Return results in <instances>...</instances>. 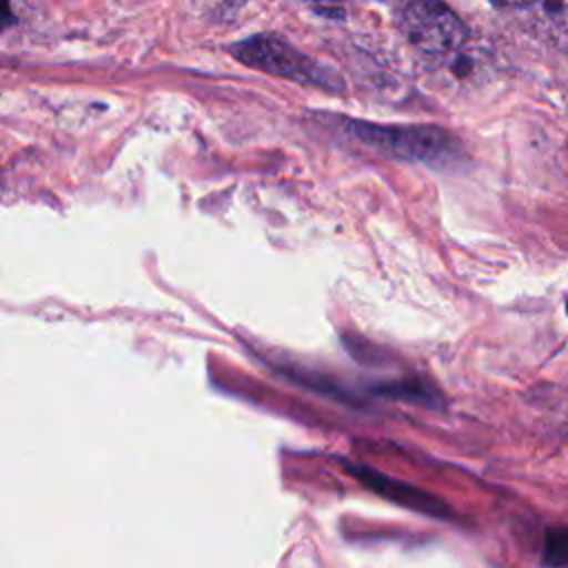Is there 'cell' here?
I'll use <instances>...</instances> for the list:
<instances>
[{
  "instance_id": "6da1fadb",
  "label": "cell",
  "mask_w": 568,
  "mask_h": 568,
  "mask_svg": "<svg viewBox=\"0 0 568 568\" xmlns=\"http://www.w3.org/2000/svg\"><path fill=\"white\" fill-rule=\"evenodd\" d=\"M342 129L364 146L399 160L442 164L450 162L457 151V140L448 131L430 124L390 126L362 120H344Z\"/></svg>"
},
{
  "instance_id": "7a4b0ae2",
  "label": "cell",
  "mask_w": 568,
  "mask_h": 568,
  "mask_svg": "<svg viewBox=\"0 0 568 568\" xmlns=\"http://www.w3.org/2000/svg\"><path fill=\"white\" fill-rule=\"evenodd\" d=\"M231 51L235 60H240L242 64L260 69L271 75L293 80L297 84L320 87L333 93H337L344 87L342 78L335 71L320 64L315 58L304 55L302 51H297L295 47H291L277 36L260 33L233 44Z\"/></svg>"
},
{
  "instance_id": "3957f363",
  "label": "cell",
  "mask_w": 568,
  "mask_h": 568,
  "mask_svg": "<svg viewBox=\"0 0 568 568\" xmlns=\"http://www.w3.org/2000/svg\"><path fill=\"white\" fill-rule=\"evenodd\" d=\"M402 31L413 49L430 60L453 55L466 42V24L442 0H408L402 13Z\"/></svg>"
},
{
  "instance_id": "277c9868",
  "label": "cell",
  "mask_w": 568,
  "mask_h": 568,
  "mask_svg": "<svg viewBox=\"0 0 568 568\" xmlns=\"http://www.w3.org/2000/svg\"><path fill=\"white\" fill-rule=\"evenodd\" d=\"M342 466L355 481H359L364 488H368L371 493L379 495L382 499H386L395 506H402V508L419 513V515L437 517V519H450L453 517L446 501H442L437 495H433V493H428L419 486H413V484H406L402 479L388 477V475H384V473H379V470H375L366 464L342 459Z\"/></svg>"
},
{
  "instance_id": "5b68a950",
  "label": "cell",
  "mask_w": 568,
  "mask_h": 568,
  "mask_svg": "<svg viewBox=\"0 0 568 568\" xmlns=\"http://www.w3.org/2000/svg\"><path fill=\"white\" fill-rule=\"evenodd\" d=\"M526 27L548 47L568 53V0H532L526 4Z\"/></svg>"
},
{
  "instance_id": "8992f818",
  "label": "cell",
  "mask_w": 568,
  "mask_h": 568,
  "mask_svg": "<svg viewBox=\"0 0 568 568\" xmlns=\"http://www.w3.org/2000/svg\"><path fill=\"white\" fill-rule=\"evenodd\" d=\"M373 395H384V397H390V399H404V402H415V404H422V406H430L435 408L437 402H439V393L428 386L426 382L422 379H395V382H386V384H379L375 388H371Z\"/></svg>"
},
{
  "instance_id": "52a82bcc",
  "label": "cell",
  "mask_w": 568,
  "mask_h": 568,
  "mask_svg": "<svg viewBox=\"0 0 568 568\" xmlns=\"http://www.w3.org/2000/svg\"><path fill=\"white\" fill-rule=\"evenodd\" d=\"M541 564L546 568H568V526H555L544 532Z\"/></svg>"
},
{
  "instance_id": "ba28073f",
  "label": "cell",
  "mask_w": 568,
  "mask_h": 568,
  "mask_svg": "<svg viewBox=\"0 0 568 568\" xmlns=\"http://www.w3.org/2000/svg\"><path fill=\"white\" fill-rule=\"evenodd\" d=\"M13 11L9 0H0V31H4L9 24H13Z\"/></svg>"
},
{
  "instance_id": "9c48e42d",
  "label": "cell",
  "mask_w": 568,
  "mask_h": 568,
  "mask_svg": "<svg viewBox=\"0 0 568 568\" xmlns=\"http://www.w3.org/2000/svg\"><path fill=\"white\" fill-rule=\"evenodd\" d=\"M495 2H501V4H530L532 0H495Z\"/></svg>"
},
{
  "instance_id": "30bf717a",
  "label": "cell",
  "mask_w": 568,
  "mask_h": 568,
  "mask_svg": "<svg viewBox=\"0 0 568 568\" xmlns=\"http://www.w3.org/2000/svg\"><path fill=\"white\" fill-rule=\"evenodd\" d=\"M308 2H324V4H331V2H339V0H308Z\"/></svg>"
},
{
  "instance_id": "8fae6325",
  "label": "cell",
  "mask_w": 568,
  "mask_h": 568,
  "mask_svg": "<svg viewBox=\"0 0 568 568\" xmlns=\"http://www.w3.org/2000/svg\"><path fill=\"white\" fill-rule=\"evenodd\" d=\"M566 313H568V300H566Z\"/></svg>"
}]
</instances>
